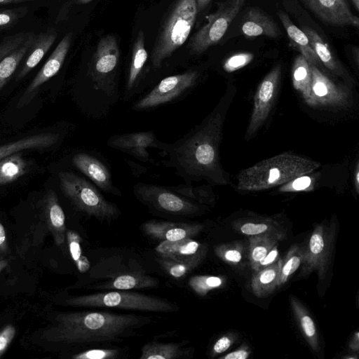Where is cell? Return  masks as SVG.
<instances>
[{"label": "cell", "instance_id": "6da1fadb", "mask_svg": "<svg viewBox=\"0 0 359 359\" xmlns=\"http://www.w3.org/2000/svg\"><path fill=\"white\" fill-rule=\"evenodd\" d=\"M236 94V86L229 82L216 106L200 123L177 141L165 143L161 154L167 159L162 163L173 169L185 184L202 180L210 185L231 182L221 163L220 144L225 118Z\"/></svg>", "mask_w": 359, "mask_h": 359}, {"label": "cell", "instance_id": "7a4b0ae2", "mask_svg": "<svg viewBox=\"0 0 359 359\" xmlns=\"http://www.w3.org/2000/svg\"><path fill=\"white\" fill-rule=\"evenodd\" d=\"M121 53L116 38L108 34L98 42L81 76L71 90L81 111L90 119L107 117L121 100Z\"/></svg>", "mask_w": 359, "mask_h": 359}, {"label": "cell", "instance_id": "3957f363", "mask_svg": "<svg viewBox=\"0 0 359 359\" xmlns=\"http://www.w3.org/2000/svg\"><path fill=\"white\" fill-rule=\"evenodd\" d=\"M142 319L133 314L84 311L65 314L59 337L71 343H104L120 340L137 327Z\"/></svg>", "mask_w": 359, "mask_h": 359}, {"label": "cell", "instance_id": "277c9868", "mask_svg": "<svg viewBox=\"0 0 359 359\" xmlns=\"http://www.w3.org/2000/svg\"><path fill=\"white\" fill-rule=\"evenodd\" d=\"M320 162L292 152H283L241 170L236 175L237 190L259 191L280 186L315 171Z\"/></svg>", "mask_w": 359, "mask_h": 359}, {"label": "cell", "instance_id": "5b68a950", "mask_svg": "<svg viewBox=\"0 0 359 359\" xmlns=\"http://www.w3.org/2000/svg\"><path fill=\"white\" fill-rule=\"evenodd\" d=\"M197 14L196 0H177L175 3L151 53L149 88L154 85V76L161 70L165 62L188 39Z\"/></svg>", "mask_w": 359, "mask_h": 359}, {"label": "cell", "instance_id": "8992f818", "mask_svg": "<svg viewBox=\"0 0 359 359\" xmlns=\"http://www.w3.org/2000/svg\"><path fill=\"white\" fill-rule=\"evenodd\" d=\"M60 189L79 211L101 221L116 219L121 214L118 206L107 201L89 180L72 170L57 173Z\"/></svg>", "mask_w": 359, "mask_h": 359}, {"label": "cell", "instance_id": "52a82bcc", "mask_svg": "<svg viewBox=\"0 0 359 359\" xmlns=\"http://www.w3.org/2000/svg\"><path fill=\"white\" fill-rule=\"evenodd\" d=\"M202 78L203 73L197 68L163 76L137 97L131 109L151 111L181 101L195 89Z\"/></svg>", "mask_w": 359, "mask_h": 359}, {"label": "cell", "instance_id": "ba28073f", "mask_svg": "<svg viewBox=\"0 0 359 359\" xmlns=\"http://www.w3.org/2000/svg\"><path fill=\"white\" fill-rule=\"evenodd\" d=\"M67 302L70 305L90 308L152 312H170L177 309L175 304L165 299L120 290L72 297Z\"/></svg>", "mask_w": 359, "mask_h": 359}, {"label": "cell", "instance_id": "9c48e42d", "mask_svg": "<svg viewBox=\"0 0 359 359\" xmlns=\"http://www.w3.org/2000/svg\"><path fill=\"white\" fill-rule=\"evenodd\" d=\"M133 194L151 210L166 215L191 216L204 210L203 205L181 195L170 187L137 182L133 186Z\"/></svg>", "mask_w": 359, "mask_h": 359}, {"label": "cell", "instance_id": "30bf717a", "mask_svg": "<svg viewBox=\"0 0 359 359\" xmlns=\"http://www.w3.org/2000/svg\"><path fill=\"white\" fill-rule=\"evenodd\" d=\"M247 0H226L207 16L206 23L192 36L189 43L192 55H200L217 44Z\"/></svg>", "mask_w": 359, "mask_h": 359}, {"label": "cell", "instance_id": "8fae6325", "mask_svg": "<svg viewBox=\"0 0 359 359\" xmlns=\"http://www.w3.org/2000/svg\"><path fill=\"white\" fill-rule=\"evenodd\" d=\"M69 163L79 173L93 183L100 191L116 196H122L115 186L110 164L100 152L91 149H79L69 156Z\"/></svg>", "mask_w": 359, "mask_h": 359}, {"label": "cell", "instance_id": "7c38bea8", "mask_svg": "<svg viewBox=\"0 0 359 359\" xmlns=\"http://www.w3.org/2000/svg\"><path fill=\"white\" fill-rule=\"evenodd\" d=\"M282 75V66L278 64L259 83L253 98L252 113L245 139L252 138L267 121L278 95Z\"/></svg>", "mask_w": 359, "mask_h": 359}, {"label": "cell", "instance_id": "4fadbf2b", "mask_svg": "<svg viewBox=\"0 0 359 359\" xmlns=\"http://www.w3.org/2000/svg\"><path fill=\"white\" fill-rule=\"evenodd\" d=\"M334 230L323 224H317L313 230L306 246L303 248L304 258L301 275L316 271L323 280L327 271L331 256Z\"/></svg>", "mask_w": 359, "mask_h": 359}, {"label": "cell", "instance_id": "5bb4252c", "mask_svg": "<svg viewBox=\"0 0 359 359\" xmlns=\"http://www.w3.org/2000/svg\"><path fill=\"white\" fill-rule=\"evenodd\" d=\"M311 71V97L314 107L342 109L353 104L351 88L346 83H337L319 67L310 64Z\"/></svg>", "mask_w": 359, "mask_h": 359}, {"label": "cell", "instance_id": "9a60e30c", "mask_svg": "<svg viewBox=\"0 0 359 359\" xmlns=\"http://www.w3.org/2000/svg\"><path fill=\"white\" fill-rule=\"evenodd\" d=\"M148 57L144 34L140 30L133 43L123 88L121 91V100L123 102H130L149 88V69L146 67Z\"/></svg>", "mask_w": 359, "mask_h": 359}, {"label": "cell", "instance_id": "2e32d148", "mask_svg": "<svg viewBox=\"0 0 359 359\" xmlns=\"http://www.w3.org/2000/svg\"><path fill=\"white\" fill-rule=\"evenodd\" d=\"M165 143L157 138L152 130L114 134L106 142L107 147L134 157L143 163H154L149 149L163 151Z\"/></svg>", "mask_w": 359, "mask_h": 359}, {"label": "cell", "instance_id": "e0dca14e", "mask_svg": "<svg viewBox=\"0 0 359 359\" xmlns=\"http://www.w3.org/2000/svg\"><path fill=\"white\" fill-rule=\"evenodd\" d=\"M72 34L67 33L58 43L45 64L32 80L18 105L23 107L34 98L39 88L46 81L57 75L64 65L65 60L70 48Z\"/></svg>", "mask_w": 359, "mask_h": 359}, {"label": "cell", "instance_id": "ac0fdd59", "mask_svg": "<svg viewBox=\"0 0 359 359\" xmlns=\"http://www.w3.org/2000/svg\"><path fill=\"white\" fill-rule=\"evenodd\" d=\"M323 22L337 27H359V19L350 8L347 0H302Z\"/></svg>", "mask_w": 359, "mask_h": 359}, {"label": "cell", "instance_id": "d6986e66", "mask_svg": "<svg viewBox=\"0 0 359 359\" xmlns=\"http://www.w3.org/2000/svg\"><path fill=\"white\" fill-rule=\"evenodd\" d=\"M142 227L144 233L154 239L175 241L196 236L203 226L196 223L149 220L142 224Z\"/></svg>", "mask_w": 359, "mask_h": 359}, {"label": "cell", "instance_id": "ffe728a7", "mask_svg": "<svg viewBox=\"0 0 359 359\" xmlns=\"http://www.w3.org/2000/svg\"><path fill=\"white\" fill-rule=\"evenodd\" d=\"M155 251L162 258L187 262L204 259L207 247L191 238H187L175 241H163L156 247Z\"/></svg>", "mask_w": 359, "mask_h": 359}, {"label": "cell", "instance_id": "44dd1931", "mask_svg": "<svg viewBox=\"0 0 359 359\" xmlns=\"http://www.w3.org/2000/svg\"><path fill=\"white\" fill-rule=\"evenodd\" d=\"M69 131V127L61 132L43 133L8 142L0 146V161L25 150L45 149L59 144Z\"/></svg>", "mask_w": 359, "mask_h": 359}, {"label": "cell", "instance_id": "7402d4cb", "mask_svg": "<svg viewBox=\"0 0 359 359\" xmlns=\"http://www.w3.org/2000/svg\"><path fill=\"white\" fill-rule=\"evenodd\" d=\"M302 29L306 34L310 44L320 63L332 74L342 79L344 83L352 88L355 83L354 80L334 57L328 45L320 36L309 27L303 26Z\"/></svg>", "mask_w": 359, "mask_h": 359}, {"label": "cell", "instance_id": "603a6c76", "mask_svg": "<svg viewBox=\"0 0 359 359\" xmlns=\"http://www.w3.org/2000/svg\"><path fill=\"white\" fill-rule=\"evenodd\" d=\"M241 30L244 36L250 38L259 36L277 38L281 34L273 19L258 8H252L249 11Z\"/></svg>", "mask_w": 359, "mask_h": 359}, {"label": "cell", "instance_id": "cb8c5ba5", "mask_svg": "<svg viewBox=\"0 0 359 359\" xmlns=\"http://www.w3.org/2000/svg\"><path fill=\"white\" fill-rule=\"evenodd\" d=\"M57 36V31L53 27L35 36L27 57L16 76L17 80L23 79L36 67L55 43Z\"/></svg>", "mask_w": 359, "mask_h": 359}, {"label": "cell", "instance_id": "d4e9b609", "mask_svg": "<svg viewBox=\"0 0 359 359\" xmlns=\"http://www.w3.org/2000/svg\"><path fill=\"white\" fill-rule=\"evenodd\" d=\"M280 20L285 28L292 46L302 55L306 60L318 67L322 66L318 57L313 50L309 39L304 31L297 27L283 11L278 13Z\"/></svg>", "mask_w": 359, "mask_h": 359}, {"label": "cell", "instance_id": "484cf974", "mask_svg": "<svg viewBox=\"0 0 359 359\" xmlns=\"http://www.w3.org/2000/svg\"><path fill=\"white\" fill-rule=\"evenodd\" d=\"M282 259L271 265L255 271L251 280V288L257 297H265L277 287Z\"/></svg>", "mask_w": 359, "mask_h": 359}, {"label": "cell", "instance_id": "4316f807", "mask_svg": "<svg viewBox=\"0 0 359 359\" xmlns=\"http://www.w3.org/2000/svg\"><path fill=\"white\" fill-rule=\"evenodd\" d=\"M292 81L294 89L298 91L304 102L313 107L311 97V71L310 63L301 54L297 55L292 67Z\"/></svg>", "mask_w": 359, "mask_h": 359}, {"label": "cell", "instance_id": "83f0119b", "mask_svg": "<svg viewBox=\"0 0 359 359\" xmlns=\"http://www.w3.org/2000/svg\"><path fill=\"white\" fill-rule=\"evenodd\" d=\"M290 304L304 337L314 351H318V334L310 313L302 302L293 295L290 296Z\"/></svg>", "mask_w": 359, "mask_h": 359}, {"label": "cell", "instance_id": "f1b7e54d", "mask_svg": "<svg viewBox=\"0 0 359 359\" xmlns=\"http://www.w3.org/2000/svg\"><path fill=\"white\" fill-rule=\"evenodd\" d=\"M236 229L247 236L276 234L285 236L280 224L271 218L251 217L238 220Z\"/></svg>", "mask_w": 359, "mask_h": 359}, {"label": "cell", "instance_id": "f546056e", "mask_svg": "<svg viewBox=\"0 0 359 359\" xmlns=\"http://www.w3.org/2000/svg\"><path fill=\"white\" fill-rule=\"evenodd\" d=\"M45 211L50 226L56 235L58 244H62L65 240V216L61 207L57 194L50 189L43 200Z\"/></svg>", "mask_w": 359, "mask_h": 359}, {"label": "cell", "instance_id": "4dcf8cb0", "mask_svg": "<svg viewBox=\"0 0 359 359\" xmlns=\"http://www.w3.org/2000/svg\"><path fill=\"white\" fill-rule=\"evenodd\" d=\"M285 236L262 234L250 236L248 245V259L251 268L255 271L258 264Z\"/></svg>", "mask_w": 359, "mask_h": 359}, {"label": "cell", "instance_id": "1f68e13d", "mask_svg": "<svg viewBox=\"0 0 359 359\" xmlns=\"http://www.w3.org/2000/svg\"><path fill=\"white\" fill-rule=\"evenodd\" d=\"M29 170V161L20 152L11 154L0 161V187L26 175Z\"/></svg>", "mask_w": 359, "mask_h": 359}, {"label": "cell", "instance_id": "d6a6232c", "mask_svg": "<svg viewBox=\"0 0 359 359\" xmlns=\"http://www.w3.org/2000/svg\"><path fill=\"white\" fill-rule=\"evenodd\" d=\"M36 34H33L20 47L0 61V91L11 78L22 59L27 54Z\"/></svg>", "mask_w": 359, "mask_h": 359}, {"label": "cell", "instance_id": "836d02e7", "mask_svg": "<svg viewBox=\"0 0 359 359\" xmlns=\"http://www.w3.org/2000/svg\"><path fill=\"white\" fill-rule=\"evenodd\" d=\"M157 280L150 276L128 273L116 277L111 282L105 284L102 287L120 290H129L133 289L146 288L154 287Z\"/></svg>", "mask_w": 359, "mask_h": 359}, {"label": "cell", "instance_id": "e575fe53", "mask_svg": "<svg viewBox=\"0 0 359 359\" xmlns=\"http://www.w3.org/2000/svg\"><path fill=\"white\" fill-rule=\"evenodd\" d=\"M180 346L174 343H158L156 341L146 344L142 348L140 359H175L182 358L184 352Z\"/></svg>", "mask_w": 359, "mask_h": 359}, {"label": "cell", "instance_id": "d590c367", "mask_svg": "<svg viewBox=\"0 0 359 359\" xmlns=\"http://www.w3.org/2000/svg\"><path fill=\"white\" fill-rule=\"evenodd\" d=\"M170 188L181 195L201 205H212L215 196L209 184L194 186L192 184H180Z\"/></svg>", "mask_w": 359, "mask_h": 359}, {"label": "cell", "instance_id": "8d00e7d4", "mask_svg": "<svg viewBox=\"0 0 359 359\" xmlns=\"http://www.w3.org/2000/svg\"><path fill=\"white\" fill-rule=\"evenodd\" d=\"M303 258V248L297 244L292 245L287 251L285 259H282L278 282V287L285 283L299 266L302 264Z\"/></svg>", "mask_w": 359, "mask_h": 359}, {"label": "cell", "instance_id": "74e56055", "mask_svg": "<svg viewBox=\"0 0 359 359\" xmlns=\"http://www.w3.org/2000/svg\"><path fill=\"white\" fill-rule=\"evenodd\" d=\"M215 252L223 262L233 266H242L243 261L247 255V248L241 241L217 245Z\"/></svg>", "mask_w": 359, "mask_h": 359}, {"label": "cell", "instance_id": "f35d334b", "mask_svg": "<svg viewBox=\"0 0 359 359\" xmlns=\"http://www.w3.org/2000/svg\"><path fill=\"white\" fill-rule=\"evenodd\" d=\"M319 174L313 171L297 177L279 186L278 191L280 193H299L313 191L318 183Z\"/></svg>", "mask_w": 359, "mask_h": 359}, {"label": "cell", "instance_id": "ab89813d", "mask_svg": "<svg viewBox=\"0 0 359 359\" xmlns=\"http://www.w3.org/2000/svg\"><path fill=\"white\" fill-rule=\"evenodd\" d=\"M224 282L220 276L200 275L190 278L189 285L197 294L205 296L210 290L222 287Z\"/></svg>", "mask_w": 359, "mask_h": 359}, {"label": "cell", "instance_id": "60d3db41", "mask_svg": "<svg viewBox=\"0 0 359 359\" xmlns=\"http://www.w3.org/2000/svg\"><path fill=\"white\" fill-rule=\"evenodd\" d=\"M67 243L69 252L77 269L81 273H85L90 269V262L83 255L81 248V238L78 233L69 230L67 233Z\"/></svg>", "mask_w": 359, "mask_h": 359}, {"label": "cell", "instance_id": "b9f144b4", "mask_svg": "<svg viewBox=\"0 0 359 359\" xmlns=\"http://www.w3.org/2000/svg\"><path fill=\"white\" fill-rule=\"evenodd\" d=\"M203 259H198L191 262H180L161 257L158 262L169 275L175 278H180L185 276L198 266Z\"/></svg>", "mask_w": 359, "mask_h": 359}, {"label": "cell", "instance_id": "7bdbcfd3", "mask_svg": "<svg viewBox=\"0 0 359 359\" xmlns=\"http://www.w3.org/2000/svg\"><path fill=\"white\" fill-rule=\"evenodd\" d=\"M33 34L32 32H21L4 38L0 41V61L20 47Z\"/></svg>", "mask_w": 359, "mask_h": 359}, {"label": "cell", "instance_id": "ee69618b", "mask_svg": "<svg viewBox=\"0 0 359 359\" xmlns=\"http://www.w3.org/2000/svg\"><path fill=\"white\" fill-rule=\"evenodd\" d=\"M255 55L250 52H241L233 54L226 58L222 63V69L226 72H233L249 65Z\"/></svg>", "mask_w": 359, "mask_h": 359}, {"label": "cell", "instance_id": "f6af8a7d", "mask_svg": "<svg viewBox=\"0 0 359 359\" xmlns=\"http://www.w3.org/2000/svg\"><path fill=\"white\" fill-rule=\"evenodd\" d=\"M28 12L27 7H19L0 11V32L14 26Z\"/></svg>", "mask_w": 359, "mask_h": 359}, {"label": "cell", "instance_id": "bcb514c9", "mask_svg": "<svg viewBox=\"0 0 359 359\" xmlns=\"http://www.w3.org/2000/svg\"><path fill=\"white\" fill-rule=\"evenodd\" d=\"M116 349H91L73 356L75 359H113L117 357Z\"/></svg>", "mask_w": 359, "mask_h": 359}, {"label": "cell", "instance_id": "7dc6e473", "mask_svg": "<svg viewBox=\"0 0 359 359\" xmlns=\"http://www.w3.org/2000/svg\"><path fill=\"white\" fill-rule=\"evenodd\" d=\"M234 340L235 335L231 333L221 337L213 345L211 355L215 357L218 354L224 353L229 348Z\"/></svg>", "mask_w": 359, "mask_h": 359}, {"label": "cell", "instance_id": "c3c4849f", "mask_svg": "<svg viewBox=\"0 0 359 359\" xmlns=\"http://www.w3.org/2000/svg\"><path fill=\"white\" fill-rule=\"evenodd\" d=\"M15 333V330L12 325L6 327L0 332V355L4 353Z\"/></svg>", "mask_w": 359, "mask_h": 359}, {"label": "cell", "instance_id": "681fc988", "mask_svg": "<svg viewBox=\"0 0 359 359\" xmlns=\"http://www.w3.org/2000/svg\"><path fill=\"white\" fill-rule=\"evenodd\" d=\"M279 259L278 251L277 245H275L264 257V259L258 264L256 271H259L264 267H266Z\"/></svg>", "mask_w": 359, "mask_h": 359}, {"label": "cell", "instance_id": "f907efd6", "mask_svg": "<svg viewBox=\"0 0 359 359\" xmlns=\"http://www.w3.org/2000/svg\"><path fill=\"white\" fill-rule=\"evenodd\" d=\"M250 354L249 347L243 344L238 349L220 357L221 359H247Z\"/></svg>", "mask_w": 359, "mask_h": 359}, {"label": "cell", "instance_id": "816d5d0a", "mask_svg": "<svg viewBox=\"0 0 359 359\" xmlns=\"http://www.w3.org/2000/svg\"><path fill=\"white\" fill-rule=\"evenodd\" d=\"M126 162L128 164V166L130 168L131 170L133 171V173L135 176H140L142 174L144 173L147 170V169L140 165H137L135 163L131 161H126Z\"/></svg>", "mask_w": 359, "mask_h": 359}, {"label": "cell", "instance_id": "f5cc1de1", "mask_svg": "<svg viewBox=\"0 0 359 359\" xmlns=\"http://www.w3.org/2000/svg\"><path fill=\"white\" fill-rule=\"evenodd\" d=\"M349 347L354 351L359 349V333L355 332L349 343Z\"/></svg>", "mask_w": 359, "mask_h": 359}, {"label": "cell", "instance_id": "db71d44e", "mask_svg": "<svg viewBox=\"0 0 359 359\" xmlns=\"http://www.w3.org/2000/svg\"><path fill=\"white\" fill-rule=\"evenodd\" d=\"M353 185L357 194L359 192V165L356 163L355 168L353 171Z\"/></svg>", "mask_w": 359, "mask_h": 359}, {"label": "cell", "instance_id": "11a10c76", "mask_svg": "<svg viewBox=\"0 0 359 359\" xmlns=\"http://www.w3.org/2000/svg\"><path fill=\"white\" fill-rule=\"evenodd\" d=\"M212 0H196L198 13L203 11L210 3Z\"/></svg>", "mask_w": 359, "mask_h": 359}, {"label": "cell", "instance_id": "9f6ffc18", "mask_svg": "<svg viewBox=\"0 0 359 359\" xmlns=\"http://www.w3.org/2000/svg\"><path fill=\"white\" fill-rule=\"evenodd\" d=\"M6 242V232L5 229L0 222V248L4 245Z\"/></svg>", "mask_w": 359, "mask_h": 359}, {"label": "cell", "instance_id": "6f0895ef", "mask_svg": "<svg viewBox=\"0 0 359 359\" xmlns=\"http://www.w3.org/2000/svg\"><path fill=\"white\" fill-rule=\"evenodd\" d=\"M34 0H0V4L5 5V4H19V3H23L26 1H30Z\"/></svg>", "mask_w": 359, "mask_h": 359}, {"label": "cell", "instance_id": "680465c9", "mask_svg": "<svg viewBox=\"0 0 359 359\" xmlns=\"http://www.w3.org/2000/svg\"><path fill=\"white\" fill-rule=\"evenodd\" d=\"M353 59L355 60V65L357 67H358L359 65V50L358 48L355 47L354 48L353 50Z\"/></svg>", "mask_w": 359, "mask_h": 359}, {"label": "cell", "instance_id": "91938a15", "mask_svg": "<svg viewBox=\"0 0 359 359\" xmlns=\"http://www.w3.org/2000/svg\"><path fill=\"white\" fill-rule=\"evenodd\" d=\"M354 7L355 8L356 11H359V0H351Z\"/></svg>", "mask_w": 359, "mask_h": 359}, {"label": "cell", "instance_id": "94428289", "mask_svg": "<svg viewBox=\"0 0 359 359\" xmlns=\"http://www.w3.org/2000/svg\"><path fill=\"white\" fill-rule=\"evenodd\" d=\"M7 265V262L5 260L0 261V272L6 267Z\"/></svg>", "mask_w": 359, "mask_h": 359}, {"label": "cell", "instance_id": "6125c7cd", "mask_svg": "<svg viewBox=\"0 0 359 359\" xmlns=\"http://www.w3.org/2000/svg\"><path fill=\"white\" fill-rule=\"evenodd\" d=\"M93 0H76V4H86Z\"/></svg>", "mask_w": 359, "mask_h": 359}]
</instances>
